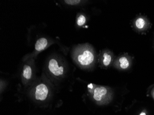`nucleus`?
Here are the masks:
<instances>
[{"instance_id": "ddd939ff", "label": "nucleus", "mask_w": 154, "mask_h": 115, "mask_svg": "<svg viewBox=\"0 0 154 115\" xmlns=\"http://www.w3.org/2000/svg\"><path fill=\"white\" fill-rule=\"evenodd\" d=\"M140 115H146V114L144 112H142Z\"/></svg>"}, {"instance_id": "1a4fd4ad", "label": "nucleus", "mask_w": 154, "mask_h": 115, "mask_svg": "<svg viewBox=\"0 0 154 115\" xmlns=\"http://www.w3.org/2000/svg\"><path fill=\"white\" fill-rule=\"evenodd\" d=\"M86 22V18L85 16L83 15H80L79 16L77 20V24L79 26H82L85 24Z\"/></svg>"}, {"instance_id": "7ed1b4c3", "label": "nucleus", "mask_w": 154, "mask_h": 115, "mask_svg": "<svg viewBox=\"0 0 154 115\" xmlns=\"http://www.w3.org/2000/svg\"><path fill=\"white\" fill-rule=\"evenodd\" d=\"M49 90L46 85L44 84L38 85L36 87L35 98L37 100L44 101L48 96Z\"/></svg>"}, {"instance_id": "9b49d317", "label": "nucleus", "mask_w": 154, "mask_h": 115, "mask_svg": "<svg viewBox=\"0 0 154 115\" xmlns=\"http://www.w3.org/2000/svg\"><path fill=\"white\" fill-rule=\"evenodd\" d=\"M65 2L68 5H75L79 4L80 2V1H65Z\"/></svg>"}, {"instance_id": "6e6552de", "label": "nucleus", "mask_w": 154, "mask_h": 115, "mask_svg": "<svg viewBox=\"0 0 154 115\" xmlns=\"http://www.w3.org/2000/svg\"><path fill=\"white\" fill-rule=\"evenodd\" d=\"M103 57H104V59H103L104 65L105 66H108L111 61V57L107 53H105Z\"/></svg>"}, {"instance_id": "f257e3e1", "label": "nucleus", "mask_w": 154, "mask_h": 115, "mask_svg": "<svg viewBox=\"0 0 154 115\" xmlns=\"http://www.w3.org/2000/svg\"><path fill=\"white\" fill-rule=\"evenodd\" d=\"M76 59L80 65L88 66L91 65L94 60L95 56L91 49L83 48L76 54Z\"/></svg>"}, {"instance_id": "39448f33", "label": "nucleus", "mask_w": 154, "mask_h": 115, "mask_svg": "<svg viewBox=\"0 0 154 115\" xmlns=\"http://www.w3.org/2000/svg\"><path fill=\"white\" fill-rule=\"evenodd\" d=\"M48 44V40L45 38H41L36 42L35 44V49L38 52H40L47 47Z\"/></svg>"}, {"instance_id": "0eeeda50", "label": "nucleus", "mask_w": 154, "mask_h": 115, "mask_svg": "<svg viewBox=\"0 0 154 115\" xmlns=\"http://www.w3.org/2000/svg\"><path fill=\"white\" fill-rule=\"evenodd\" d=\"M119 63H120V66L121 68L126 69L128 67L129 65V61L127 58L125 57H122L120 58L119 60Z\"/></svg>"}, {"instance_id": "20e7f679", "label": "nucleus", "mask_w": 154, "mask_h": 115, "mask_svg": "<svg viewBox=\"0 0 154 115\" xmlns=\"http://www.w3.org/2000/svg\"><path fill=\"white\" fill-rule=\"evenodd\" d=\"M107 93V90L104 87H99L95 89L93 98L96 101H99Z\"/></svg>"}, {"instance_id": "423d86ee", "label": "nucleus", "mask_w": 154, "mask_h": 115, "mask_svg": "<svg viewBox=\"0 0 154 115\" xmlns=\"http://www.w3.org/2000/svg\"><path fill=\"white\" fill-rule=\"evenodd\" d=\"M23 75L25 79L29 80L31 78L32 76V68L28 65H25L23 70Z\"/></svg>"}, {"instance_id": "9d476101", "label": "nucleus", "mask_w": 154, "mask_h": 115, "mask_svg": "<svg viewBox=\"0 0 154 115\" xmlns=\"http://www.w3.org/2000/svg\"><path fill=\"white\" fill-rule=\"evenodd\" d=\"M145 21L142 18H139L136 21V26L138 29H142L144 27Z\"/></svg>"}, {"instance_id": "f8f14e48", "label": "nucleus", "mask_w": 154, "mask_h": 115, "mask_svg": "<svg viewBox=\"0 0 154 115\" xmlns=\"http://www.w3.org/2000/svg\"><path fill=\"white\" fill-rule=\"evenodd\" d=\"M88 87H90V88H92V84H90L89 85Z\"/></svg>"}, {"instance_id": "f03ea898", "label": "nucleus", "mask_w": 154, "mask_h": 115, "mask_svg": "<svg viewBox=\"0 0 154 115\" xmlns=\"http://www.w3.org/2000/svg\"><path fill=\"white\" fill-rule=\"evenodd\" d=\"M48 68L52 74L56 76L62 75L64 73V68L59 65V62L56 59L52 58L49 62Z\"/></svg>"}]
</instances>
